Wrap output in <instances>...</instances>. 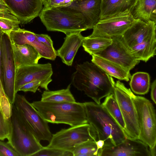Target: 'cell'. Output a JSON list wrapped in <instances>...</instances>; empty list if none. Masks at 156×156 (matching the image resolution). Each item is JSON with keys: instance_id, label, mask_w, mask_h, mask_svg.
Masks as SVG:
<instances>
[{"instance_id": "obj_1", "label": "cell", "mask_w": 156, "mask_h": 156, "mask_svg": "<svg viewBox=\"0 0 156 156\" xmlns=\"http://www.w3.org/2000/svg\"><path fill=\"white\" fill-rule=\"evenodd\" d=\"M71 83L95 102L101 104L102 98L113 93L115 82L112 77L94 63L85 62L76 66Z\"/></svg>"}, {"instance_id": "obj_8", "label": "cell", "mask_w": 156, "mask_h": 156, "mask_svg": "<svg viewBox=\"0 0 156 156\" xmlns=\"http://www.w3.org/2000/svg\"><path fill=\"white\" fill-rule=\"evenodd\" d=\"M20 119L32 131L40 142H49L52 134L48 122L41 115L37 110L22 95L16 94L14 104Z\"/></svg>"}, {"instance_id": "obj_30", "label": "cell", "mask_w": 156, "mask_h": 156, "mask_svg": "<svg viewBox=\"0 0 156 156\" xmlns=\"http://www.w3.org/2000/svg\"><path fill=\"white\" fill-rule=\"evenodd\" d=\"M12 106L5 93L0 76V110L6 119H10L12 114Z\"/></svg>"}, {"instance_id": "obj_44", "label": "cell", "mask_w": 156, "mask_h": 156, "mask_svg": "<svg viewBox=\"0 0 156 156\" xmlns=\"http://www.w3.org/2000/svg\"></svg>"}, {"instance_id": "obj_31", "label": "cell", "mask_w": 156, "mask_h": 156, "mask_svg": "<svg viewBox=\"0 0 156 156\" xmlns=\"http://www.w3.org/2000/svg\"><path fill=\"white\" fill-rule=\"evenodd\" d=\"M32 156H73V154L70 151L46 146L43 147Z\"/></svg>"}, {"instance_id": "obj_5", "label": "cell", "mask_w": 156, "mask_h": 156, "mask_svg": "<svg viewBox=\"0 0 156 156\" xmlns=\"http://www.w3.org/2000/svg\"><path fill=\"white\" fill-rule=\"evenodd\" d=\"M10 121V131L7 143L20 156H32L43 147L20 119L13 105Z\"/></svg>"}, {"instance_id": "obj_23", "label": "cell", "mask_w": 156, "mask_h": 156, "mask_svg": "<svg viewBox=\"0 0 156 156\" xmlns=\"http://www.w3.org/2000/svg\"><path fill=\"white\" fill-rule=\"evenodd\" d=\"M130 14L135 20L156 23V0H136Z\"/></svg>"}, {"instance_id": "obj_25", "label": "cell", "mask_w": 156, "mask_h": 156, "mask_svg": "<svg viewBox=\"0 0 156 156\" xmlns=\"http://www.w3.org/2000/svg\"><path fill=\"white\" fill-rule=\"evenodd\" d=\"M71 84L67 88L56 90H45L41 94V101L51 102H72L76 101L70 91Z\"/></svg>"}, {"instance_id": "obj_2", "label": "cell", "mask_w": 156, "mask_h": 156, "mask_svg": "<svg viewBox=\"0 0 156 156\" xmlns=\"http://www.w3.org/2000/svg\"><path fill=\"white\" fill-rule=\"evenodd\" d=\"M84 104L87 122L95 131L98 140L104 141L103 147L116 146L127 138L124 130L101 104L92 101Z\"/></svg>"}, {"instance_id": "obj_6", "label": "cell", "mask_w": 156, "mask_h": 156, "mask_svg": "<svg viewBox=\"0 0 156 156\" xmlns=\"http://www.w3.org/2000/svg\"><path fill=\"white\" fill-rule=\"evenodd\" d=\"M130 96L135 106L140 129V140L146 144L150 151L156 150L155 110L152 103L142 96L135 95L130 90Z\"/></svg>"}, {"instance_id": "obj_28", "label": "cell", "mask_w": 156, "mask_h": 156, "mask_svg": "<svg viewBox=\"0 0 156 156\" xmlns=\"http://www.w3.org/2000/svg\"><path fill=\"white\" fill-rule=\"evenodd\" d=\"M101 105L124 131L125 123L119 104L113 93L106 96Z\"/></svg>"}, {"instance_id": "obj_22", "label": "cell", "mask_w": 156, "mask_h": 156, "mask_svg": "<svg viewBox=\"0 0 156 156\" xmlns=\"http://www.w3.org/2000/svg\"><path fill=\"white\" fill-rule=\"evenodd\" d=\"M92 62L94 63L112 77L118 80L129 81L131 75L130 71L120 65L97 55H91Z\"/></svg>"}, {"instance_id": "obj_13", "label": "cell", "mask_w": 156, "mask_h": 156, "mask_svg": "<svg viewBox=\"0 0 156 156\" xmlns=\"http://www.w3.org/2000/svg\"><path fill=\"white\" fill-rule=\"evenodd\" d=\"M135 20L130 13L100 20L94 27L92 33L88 36L111 38L122 36Z\"/></svg>"}, {"instance_id": "obj_17", "label": "cell", "mask_w": 156, "mask_h": 156, "mask_svg": "<svg viewBox=\"0 0 156 156\" xmlns=\"http://www.w3.org/2000/svg\"><path fill=\"white\" fill-rule=\"evenodd\" d=\"M156 23L135 20L122 35L123 40L130 49L156 33Z\"/></svg>"}, {"instance_id": "obj_3", "label": "cell", "mask_w": 156, "mask_h": 156, "mask_svg": "<svg viewBox=\"0 0 156 156\" xmlns=\"http://www.w3.org/2000/svg\"><path fill=\"white\" fill-rule=\"evenodd\" d=\"M48 123L73 126L87 122L84 103H55L41 100L31 103Z\"/></svg>"}, {"instance_id": "obj_14", "label": "cell", "mask_w": 156, "mask_h": 156, "mask_svg": "<svg viewBox=\"0 0 156 156\" xmlns=\"http://www.w3.org/2000/svg\"><path fill=\"white\" fill-rule=\"evenodd\" d=\"M100 156H151L149 147L139 139L127 138L119 144L104 147Z\"/></svg>"}, {"instance_id": "obj_15", "label": "cell", "mask_w": 156, "mask_h": 156, "mask_svg": "<svg viewBox=\"0 0 156 156\" xmlns=\"http://www.w3.org/2000/svg\"><path fill=\"white\" fill-rule=\"evenodd\" d=\"M35 33L24 29L10 32L8 35L12 44L18 45L29 44L33 46L38 52L41 58L51 60H55L56 51L54 48L49 47L40 42Z\"/></svg>"}, {"instance_id": "obj_35", "label": "cell", "mask_w": 156, "mask_h": 156, "mask_svg": "<svg viewBox=\"0 0 156 156\" xmlns=\"http://www.w3.org/2000/svg\"><path fill=\"white\" fill-rule=\"evenodd\" d=\"M73 0H42L44 9L68 6Z\"/></svg>"}, {"instance_id": "obj_7", "label": "cell", "mask_w": 156, "mask_h": 156, "mask_svg": "<svg viewBox=\"0 0 156 156\" xmlns=\"http://www.w3.org/2000/svg\"><path fill=\"white\" fill-rule=\"evenodd\" d=\"M98 140L96 133L88 123L63 129L52 134L47 147L73 152L78 145Z\"/></svg>"}, {"instance_id": "obj_43", "label": "cell", "mask_w": 156, "mask_h": 156, "mask_svg": "<svg viewBox=\"0 0 156 156\" xmlns=\"http://www.w3.org/2000/svg\"><path fill=\"white\" fill-rule=\"evenodd\" d=\"M1 31H2V30L0 28V32H1Z\"/></svg>"}, {"instance_id": "obj_34", "label": "cell", "mask_w": 156, "mask_h": 156, "mask_svg": "<svg viewBox=\"0 0 156 156\" xmlns=\"http://www.w3.org/2000/svg\"><path fill=\"white\" fill-rule=\"evenodd\" d=\"M0 18L15 22H19L16 17L7 6L3 0H0Z\"/></svg>"}, {"instance_id": "obj_20", "label": "cell", "mask_w": 156, "mask_h": 156, "mask_svg": "<svg viewBox=\"0 0 156 156\" xmlns=\"http://www.w3.org/2000/svg\"><path fill=\"white\" fill-rule=\"evenodd\" d=\"M12 45L15 69L22 66L38 63L41 58L38 52L30 44L12 43Z\"/></svg>"}, {"instance_id": "obj_42", "label": "cell", "mask_w": 156, "mask_h": 156, "mask_svg": "<svg viewBox=\"0 0 156 156\" xmlns=\"http://www.w3.org/2000/svg\"><path fill=\"white\" fill-rule=\"evenodd\" d=\"M107 0H102V2H105V1H106Z\"/></svg>"}, {"instance_id": "obj_27", "label": "cell", "mask_w": 156, "mask_h": 156, "mask_svg": "<svg viewBox=\"0 0 156 156\" xmlns=\"http://www.w3.org/2000/svg\"><path fill=\"white\" fill-rule=\"evenodd\" d=\"M129 85L135 94L144 95L149 91L150 86V78L146 72H139L133 74L131 77Z\"/></svg>"}, {"instance_id": "obj_33", "label": "cell", "mask_w": 156, "mask_h": 156, "mask_svg": "<svg viewBox=\"0 0 156 156\" xmlns=\"http://www.w3.org/2000/svg\"><path fill=\"white\" fill-rule=\"evenodd\" d=\"M19 22L0 18V28L5 33L8 35L10 32L19 30Z\"/></svg>"}, {"instance_id": "obj_10", "label": "cell", "mask_w": 156, "mask_h": 156, "mask_svg": "<svg viewBox=\"0 0 156 156\" xmlns=\"http://www.w3.org/2000/svg\"><path fill=\"white\" fill-rule=\"evenodd\" d=\"M53 72L49 63H37L20 66L15 69L14 87L16 94L20 88L25 84L35 80H40L41 87L49 90L48 85L52 81Z\"/></svg>"}, {"instance_id": "obj_11", "label": "cell", "mask_w": 156, "mask_h": 156, "mask_svg": "<svg viewBox=\"0 0 156 156\" xmlns=\"http://www.w3.org/2000/svg\"><path fill=\"white\" fill-rule=\"evenodd\" d=\"M2 81L5 93L11 104L14 102L16 93L14 87L15 67L12 43L8 35L4 33L1 43Z\"/></svg>"}, {"instance_id": "obj_26", "label": "cell", "mask_w": 156, "mask_h": 156, "mask_svg": "<svg viewBox=\"0 0 156 156\" xmlns=\"http://www.w3.org/2000/svg\"><path fill=\"white\" fill-rule=\"evenodd\" d=\"M111 38L97 37H85L82 46L84 51L90 55L97 54L103 51L112 43Z\"/></svg>"}, {"instance_id": "obj_9", "label": "cell", "mask_w": 156, "mask_h": 156, "mask_svg": "<svg viewBox=\"0 0 156 156\" xmlns=\"http://www.w3.org/2000/svg\"><path fill=\"white\" fill-rule=\"evenodd\" d=\"M130 89L119 80L115 82L113 93L118 102L125 123L126 137L139 139L140 129L136 110L130 95Z\"/></svg>"}, {"instance_id": "obj_21", "label": "cell", "mask_w": 156, "mask_h": 156, "mask_svg": "<svg viewBox=\"0 0 156 156\" xmlns=\"http://www.w3.org/2000/svg\"><path fill=\"white\" fill-rule=\"evenodd\" d=\"M136 0H107L102 2L100 20L130 13Z\"/></svg>"}, {"instance_id": "obj_38", "label": "cell", "mask_w": 156, "mask_h": 156, "mask_svg": "<svg viewBox=\"0 0 156 156\" xmlns=\"http://www.w3.org/2000/svg\"><path fill=\"white\" fill-rule=\"evenodd\" d=\"M37 40L40 42L44 44L47 46L53 48V42L50 37L47 34H35Z\"/></svg>"}, {"instance_id": "obj_37", "label": "cell", "mask_w": 156, "mask_h": 156, "mask_svg": "<svg viewBox=\"0 0 156 156\" xmlns=\"http://www.w3.org/2000/svg\"><path fill=\"white\" fill-rule=\"evenodd\" d=\"M41 85V83L40 80L33 81L23 85L20 88L19 91H22L24 92L29 91L35 93Z\"/></svg>"}, {"instance_id": "obj_4", "label": "cell", "mask_w": 156, "mask_h": 156, "mask_svg": "<svg viewBox=\"0 0 156 156\" xmlns=\"http://www.w3.org/2000/svg\"><path fill=\"white\" fill-rule=\"evenodd\" d=\"M39 16L48 31L61 32L66 35L88 29L82 14L68 6L43 8Z\"/></svg>"}, {"instance_id": "obj_19", "label": "cell", "mask_w": 156, "mask_h": 156, "mask_svg": "<svg viewBox=\"0 0 156 156\" xmlns=\"http://www.w3.org/2000/svg\"><path fill=\"white\" fill-rule=\"evenodd\" d=\"M85 37L81 32H75L66 35L61 47L56 51L57 56L68 66H71L75 56L82 46Z\"/></svg>"}, {"instance_id": "obj_18", "label": "cell", "mask_w": 156, "mask_h": 156, "mask_svg": "<svg viewBox=\"0 0 156 156\" xmlns=\"http://www.w3.org/2000/svg\"><path fill=\"white\" fill-rule=\"evenodd\" d=\"M102 0H74L69 7L80 13L88 29H93L100 20Z\"/></svg>"}, {"instance_id": "obj_16", "label": "cell", "mask_w": 156, "mask_h": 156, "mask_svg": "<svg viewBox=\"0 0 156 156\" xmlns=\"http://www.w3.org/2000/svg\"><path fill=\"white\" fill-rule=\"evenodd\" d=\"M20 23L27 24L39 16L42 9V0H3Z\"/></svg>"}, {"instance_id": "obj_29", "label": "cell", "mask_w": 156, "mask_h": 156, "mask_svg": "<svg viewBox=\"0 0 156 156\" xmlns=\"http://www.w3.org/2000/svg\"><path fill=\"white\" fill-rule=\"evenodd\" d=\"M102 149H98L95 141H88L77 146L72 153L73 156H100Z\"/></svg>"}, {"instance_id": "obj_32", "label": "cell", "mask_w": 156, "mask_h": 156, "mask_svg": "<svg viewBox=\"0 0 156 156\" xmlns=\"http://www.w3.org/2000/svg\"><path fill=\"white\" fill-rule=\"evenodd\" d=\"M10 121L6 119L0 110V140H3L7 139L10 131Z\"/></svg>"}, {"instance_id": "obj_39", "label": "cell", "mask_w": 156, "mask_h": 156, "mask_svg": "<svg viewBox=\"0 0 156 156\" xmlns=\"http://www.w3.org/2000/svg\"><path fill=\"white\" fill-rule=\"evenodd\" d=\"M151 98L155 104L156 103V80L155 79L151 85Z\"/></svg>"}, {"instance_id": "obj_40", "label": "cell", "mask_w": 156, "mask_h": 156, "mask_svg": "<svg viewBox=\"0 0 156 156\" xmlns=\"http://www.w3.org/2000/svg\"><path fill=\"white\" fill-rule=\"evenodd\" d=\"M4 33L1 31L0 32V76L2 80V72L1 68V43L2 35Z\"/></svg>"}, {"instance_id": "obj_36", "label": "cell", "mask_w": 156, "mask_h": 156, "mask_svg": "<svg viewBox=\"0 0 156 156\" xmlns=\"http://www.w3.org/2000/svg\"><path fill=\"white\" fill-rule=\"evenodd\" d=\"M0 140V156H20L7 143Z\"/></svg>"}, {"instance_id": "obj_12", "label": "cell", "mask_w": 156, "mask_h": 156, "mask_svg": "<svg viewBox=\"0 0 156 156\" xmlns=\"http://www.w3.org/2000/svg\"><path fill=\"white\" fill-rule=\"evenodd\" d=\"M112 44L106 49L97 54L130 71L138 64L140 61L132 53L124 41L122 36L111 38Z\"/></svg>"}, {"instance_id": "obj_24", "label": "cell", "mask_w": 156, "mask_h": 156, "mask_svg": "<svg viewBox=\"0 0 156 156\" xmlns=\"http://www.w3.org/2000/svg\"><path fill=\"white\" fill-rule=\"evenodd\" d=\"M156 33H155L130 49L138 60L146 62L156 55Z\"/></svg>"}, {"instance_id": "obj_41", "label": "cell", "mask_w": 156, "mask_h": 156, "mask_svg": "<svg viewBox=\"0 0 156 156\" xmlns=\"http://www.w3.org/2000/svg\"><path fill=\"white\" fill-rule=\"evenodd\" d=\"M97 147L99 149H102L104 145V141L102 140H98L96 141Z\"/></svg>"}]
</instances>
